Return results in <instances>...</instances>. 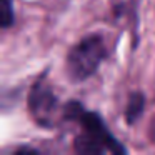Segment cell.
<instances>
[{"label":"cell","instance_id":"obj_1","mask_svg":"<svg viewBox=\"0 0 155 155\" xmlns=\"http://www.w3.org/2000/svg\"><path fill=\"white\" fill-rule=\"evenodd\" d=\"M68 118H75L84 125L85 132L84 135L75 138V150L80 153H88V155H97V153H125V148L120 145V142L107 130L105 124L97 114L85 112L78 104H70L67 110Z\"/></svg>","mask_w":155,"mask_h":155},{"label":"cell","instance_id":"obj_2","mask_svg":"<svg viewBox=\"0 0 155 155\" xmlns=\"http://www.w3.org/2000/svg\"><path fill=\"white\" fill-rule=\"evenodd\" d=\"M105 57L104 40L97 35L84 38L70 50L67 57V68L74 80H85L92 77Z\"/></svg>","mask_w":155,"mask_h":155},{"label":"cell","instance_id":"obj_3","mask_svg":"<svg viewBox=\"0 0 155 155\" xmlns=\"http://www.w3.org/2000/svg\"><path fill=\"white\" fill-rule=\"evenodd\" d=\"M55 105H57V98L54 92L50 90L48 85H45L44 80H38L34 85L30 98H28V107H30L34 118L45 127L52 125V115H54Z\"/></svg>","mask_w":155,"mask_h":155},{"label":"cell","instance_id":"obj_4","mask_svg":"<svg viewBox=\"0 0 155 155\" xmlns=\"http://www.w3.org/2000/svg\"><path fill=\"white\" fill-rule=\"evenodd\" d=\"M143 95L142 94H134L128 100L127 105V110H125V118H127L128 124H134L138 117L142 115L143 112Z\"/></svg>","mask_w":155,"mask_h":155},{"label":"cell","instance_id":"obj_5","mask_svg":"<svg viewBox=\"0 0 155 155\" xmlns=\"http://www.w3.org/2000/svg\"><path fill=\"white\" fill-rule=\"evenodd\" d=\"M14 7H12V0H0V25L2 28H8L14 25Z\"/></svg>","mask_w":155,"mask_h":155}]
</instances>
